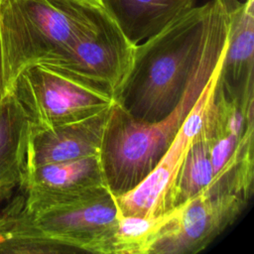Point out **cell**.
Returning a JSON list of instances; mask_svg holds the SVG:
<instances>
[{"label":"cell","mask_w":254,"mask_h":254,"mask_svg":"<svg viewBox=\"0 0 254 254\" xmlns=\"http://www.w3.org/2000/svg\"><path fill=\"white\" fill-rule=\"evenodd\" d=\"M228 19L227 0H209L136 45L116 103L136 120L167 117L180 103L209 40Z\"/></svg>","instance_id":"cell-1"},{"label":"cell","mask_w":254,"mask_h":254,"mask_svg":"<svg viewBox=\"0 0 254 254\" xmlns=\"http://www.w3.org/2000/svg\"><path fill=\"white\" fill-rule=\"evenodd\" d=\"M228 26L229 20L213 34L180 103L167 117L153 122L140 121L114 104L100 152L111 192L120 194L130 190L156 167L220 64Z\"/></svg>","instance_id":"cell-2"},{"label":"cell","mask_w":254,"mask_h":254,"mask_svg":"<svg viewBox=\"0 0 254 254\" xmlns=\"http://www.w3.org/2000/svg\"><path fill=\"white\" fill-rule=\"evenodd\" d=\"M96 9L76 0H1L0 31L10 90L23 68L51 63L85 34Z\"/></svg>","instance_id":"cell-3"},{"label":"cell","mask_w":254,"mask_h":254,"mask_svg":"<svg viewBox=\"0 0 254 254\" xmlns=\"http://www.w3.org/2000/svg\"><path fill=\"white\" fill-rule=\"evenodd\" d=\"M253 97L230 94L217 78L200 128L214 172L210 190L236 193L247 200L253 190Z\"/></svg>","instance_id":"cell-4"},{"label":"cell","mask_w":254,"mask_h":254,"mask_svg":"<svg viewBox=\"0 0 254 254\" xmlns=\"http://www.w3.org/2000/svg\"><path fill=\"white\" fill-rule=\"evenodd\" d=\"M10 91L34 128L82 120L116 103L115 95L105 88L50 64H31L23 68Z\"/></svg>","instance_id":"cell-5"},{"label":"cell","mask_w":254,"mask_h":254,"mask_svg":"<svg viewBox=\"0 0 254 254\" xmlns=\"http://www.w3.org/2000/svg\"><path fill=\"white\" fill-rule=\"evenodd\" d=\"M25 208L39 234L59 253L105 254L110 230L120 213L110 190Z\"/></svg>","instance_id":"cell-6"},{"label":"cell","mask_w":254,"mask_h":254,"mask_svg":"<svg viewBox=\"0 0 254 254\" xmlns=\"http://www.w3.org/2000/svg\"><path fill=\"white\" fill-rule=\"evenodd\" d=\"M135 48L107 12L97 7L89 30L58 58L44 64L72 72L117 97L132 68Z\"/></svg>","instance_id":"cell-7"},{"label":"cell","mask_w":254,"mask_h":254,"mask_svg":"<svg viewBox=\"0 0 254 254\" xmlns=\"http://www.w3.org/2000/svg\"><path fill=\"white\" fill-rule=\"evenodd\" d=\"M244 197L207 190L176 207L150 254H194L230 226L247 204Z\"/></svg>","instance_id":"cell-8"},{"label":"cell","mask_w":254,"mask_h":254,"mask_svg":"<svg viewBox=\"0 0 254 254\" xmlns=\"http://www.w3.org/2000/svg\"><path fill=\"white\" fill-rule=\"evenodd\" d=\"M220 66L221 63L156 167L136 187L114 194L122 214L158 215L173 209L174 185L187 151L201 128L205 106L218 78Z\"/></svg>","instance_id":"cell-9"},{"label":"cell","mask_w":254,"mask_h":254,"mask_svg":"<svg viewBox=\"0 0 254 254\" xmlns=\"http://www.w3.org/2000/svg\"><path fill=\"white\" fill-rule=\"evenodd\" d=\"M109 190L100 155L29 169L22 190L32 208Z\"/></svg>","instance_id":"cell-10"},{"label":"cell","mask_w":254,"mask_h":254,"mask_svg":"<svg viewBox=\"0 0 254 254\" xmlns=\"http://www.w3.org/2000/svg\"><path fill=\"white\" fill-rule=\"evenodd\" d=\"M112 107L88 118L55 127H31L27 171L41 165L100 155Z\"/></svg>","instance_id":"cell-11"},{"label":"cell","mask_w":254,"mask_h":254,"mask_svg":"<svg viewBox=\"0 0 254 254\" xmlns=\"http://www.w3.org/2000/svg\"><path fill=\"white\" fill-rule=\"evenodd\" d=\"M229 26L218 82L232 95L245 97L253 92L254 0H227Z\"/></svg>","instance_id":"cell-12"},{"label":"cell","mask_w":254,"mask_h":254,"mask_svg":"<svg viewBox=\"0 0 254 254\" xmlns=\"http://www.w3.org/2000/svg\"><path fill=\"white\" fill-rule=\"evenodd\" d=\"M127 39L138 45L195 6L196 0H101Z\"/></svg>","instance_id":"cell-13"},{"label":"cell","mask_w":254,"mask_h":254,"mask_svg":"<svg viewBox=\"0 0 254 254\" xmlns=\"http://www.w3.org/2000/svg\"><path fill=\"white\" fill-rule=\"evenodd\" d=\"M31 124L10 91L0 101V198L22 187L27 173V150Z\"/></svg>","instance_id":"cell-14"},{"label":"cell","mask_w":254,"mask_h":254,"mask_svg":"<svg viewBox=\"0 0 254 254\" xmlns=\"http://www.w3.org/2000/svg\"><path fill=\"white\" fill-rule=\"evenodd\" d=\"M176 207L158 215H125L116 218L107 240L105 254H150Z\"/></svg>","instance_id":"cell-15"},{"label":"cell","mask_w":254,"mask_h":254,"mask_svg":"<svg viewBox=\"0 0 254 254\" xmlns=\"http://www.w3.org/2000/svg\"><path fill=\"white\" fill-rule=\"evenodd\" d=\"M213 184L214 172L209 146L199 130L190 145L177 176L172 194V208L210 190Z\"/></svg>","instance_id":"cell-16"},{"label":"cell","mask_w":254,"mask_h":254,"mask_svg":"<svg viewBox=\"0 0 254 254\" xmlns=\"http://www.w3.org/2000/svg\"><path fill=\"white\" fill-rule=\"evenodd\" d=\"M0 253H59L33 226L25 208V193L0 213Z\"/></svg>","instance_id":"cell-17"},{"label":"cell","mask_w":254,"mask_h":254,"mask_svg":"<svg viewBox=\"0 0 254 254\" xmlns=\"http://www.w3.org/2000/svg\"><path fill=\"white\" fill-rule=\"evenodd\" d=\"M10 92V86L7 79V71H6V62L4 56V49L0 31V101Z\"/></svg>","instance_id":"cell-18"},{"label":"cell","mask_w":254,"mask_h":254,"mask_svg":"<svg viewBox=\"0 0 254 254\" xmlns=\"http://www.w3.org/2000/svg\"><path fill=\"white\" fill-rule=\"evenodd\" d=\"M76 1L83 2V3L89 4V5H92V6H96V7H102V1L101 0H76Z\"/></svg>","instance_id":"cell-19"}]
</instances>
